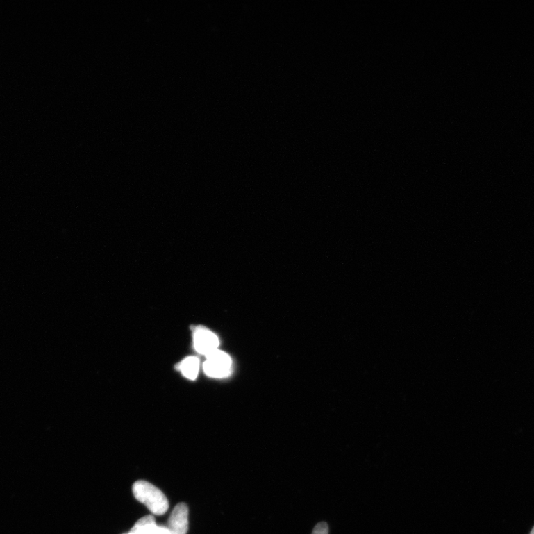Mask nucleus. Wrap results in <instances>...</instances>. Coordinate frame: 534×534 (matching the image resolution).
I'll return each mask as SVG.
<instances>
[{
	"instance_id": "obj_1",
	"label": "nucleus",
	"mask_w": 534,
	"mask_h": 534,
	"mask_svg": "<svg viewBox=\"0 0 534 534\" xmlns=\"http://www.w3.org/2000/svg\"><path fill=\"white\" fill-rule=\"evenodd\" d=\"M135 497L145 505L155 515L160 516L166 513L169 509V502L167 497L160 489L151 483L144 481H137L133 487Z\"/></svg>"
},
{
	"instance_id": "obj_2",
	"label": "nucleus",
	"mask_w": 534,
	"mask_h": 534,
	"mask_svg": "<svg viewBox=\"0 0 534 534\" xmlns=\"http://www.w3.org/2000/svg\"><path fill=\"white\" fill-rule=\"evenodd\" d=\"M206 357L203 369L207 376L219 378L230 375L232 367V359L230 356L217 350Z\"/></svg>"
},
{
	"instance_id": "obj_3",
	"label": "nucleus",
	"mask_w": 534,
	"mask_h": 534,
	"mask_svg": "<svg viewBox=\"0 0 534 534\" xmlns=\"http://www.w3.org/2000/svg\"><path fill=\"white\" fill-rule=\"evenodd\" d=\"M194 345L196 351L207 356L219 350V340L214 333L200 326L194 332Z\"/></svg>"
},
{
	"instance_id": "obj_4",
	"label": "nucleus",
	"mask_w": 534,
	"mask_h": 534,
	"mask_svg": "<svg viewBox=\"0 0 534 534\" xmlns=\"http://www.w3.org/2000/svg\"><path fill=\"white\" fill-rule=\"evenodd\" d=\"M189 508L187 504L179 503L172 512L168 529L172 534H187L189 530Z\"/></svg>"
},
{
	"instance_id": "obj_5",
	"label": "nucleus",
	"mask_w": 534,
	"mask_h": 534,
	"mask_svg": "<svg viewBox=\"0 0 534 534\" xmlns=\"http://www.w3.org/2000/svg\"><path fill=\"white\" fill-rule=\"evenodd\" d=\"M200 361L198 358L190 356L184 359L178 366L182 374L188 379L194 380L199 372Z\"/></svg>"
},
{
	"instance_id": "obj_6",
	"label": "nucleus",
	"mask_w": 534,
	"mask_h": 534,
	"mask_svg": "<svg viewBox=\"0 0 534 534\" xmlns=\"http://www.w3.org/2000/svg\"><path fill=\"white\" fill-rule=\"evenodd\" d=\"M312 534H329V526L328 523L322 522L314 528Z\"/></svg>"
},
{
	"instance_id": "obj_7",
	"label": "nucleus",
	"mask_w": 534,
	"mask_h": 534,
	"mask_svg": "<svg viewBox=\"0 0 534 534\" xmlns=\"http://www.w3.org/2000/svg\"><path fill=\"white\" fill-rule=\"evenodd\" d=\"M147 534H172L168 528L156 526L151 528Z\"/></svg>"
},
{
	"instance_id": "obj_8",
	"label": "nucleus",
	"mask_w": 534,
	"mask_h": 534,
	"mask_svg": "<svg viewBox=\"0 0 534 534\" xmlns=\"http://www.w3.org/2000/svg\"><path fill=\"white\" fill-rule=\"evenodd\" d=\"M530 534H534V527H533V528L532 529V531H531V533H530Z\"/></svg>"
},
{
	"instance_id": "obj_9",
	"label": "nucleus",
	"mask_w": 534,
	"mask_h": 534,
	"mask_svg": "<svg viewBox=\"0 0 534 534\" xmlns=\"http://www.w3.org/2000/svg\"><path fill=\"white\" fill-rule=\"evenodd\" d=\"M124 534H128V533H124Z\"/></svg>"
}]
</instances>
